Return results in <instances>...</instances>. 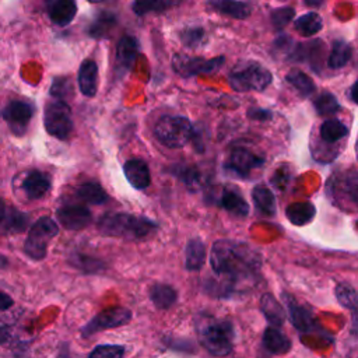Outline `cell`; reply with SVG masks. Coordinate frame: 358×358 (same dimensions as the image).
Returning a JSON list of instances; mask_svg holds the SVG:
<instances>
[{
    "instance_id": "6da1fadb",
    "label": "cell",
    "mask_w": 358,
    "mask_h": 358,
    "mask_svg": "<svg viewBox=\"0 0 358 358\" xmlns=\"http://www.w3.org/2000/svg\"><path fill=\"white\" fill-rule=\"evenodd\" d=\"M260 255L249 245L221 239L214 242L210 252V266L220 278L218 295H232L246 284H253L260 270Z\"/></svg>"
},
{
    "instance_id": "7a4b0ae2",
    "label": "cell",
    "mask_w": 358,
    "mask_h": 358,
    "mask_svg": "<svg viewBox=\"0 0 358 358\" xmlns=\"http://www.w3.org/2000/svg\"><path fill=\"white\" fill-rule=\"evenodd\" d=\"M158 225L145 218L127 213H108L98 221V229L102 235L123 239H143L151 235Z\"/></svg>"
},
{
    "instance_id": "3957f363",
    "label": "cell",
    "mask_w": 358,
    "mask_h": 358,
    "mask_svg": "<svg viewBox=\"0 0 358 358\" xmlns=\"http://www.w3.org/2000/svg\"><path fill=\"white\" fill-rule=\"evenodd\" d=\"M201 345L214 357H225L234 348V326L229 320L204 317L197 324Z\"/></svg>"
},
{
    "instance_id": "277c9868",
    "label": "cell",
    "mask_w": 358,
    "mask_h": 358,
    "mask_svg": "<svg viewBox=\"0 0 358 358\" xmlns=\"http://www.w3.org/2000/svg\"><path fill=\"white\" fill-rule=\"evenodd\" d=\"M271 73L263 64L257 62H246L242 66H236L229 76L228 83L232 90L245 91H263L271 83Z\"/></svg>"
},
{
    "instance_id": "5b68a950",
    "label": "cell",
    "mask_w": 358,
    "mask_h": 358,
    "mask_svg": "<svg viewBox=\"0 0 358 358\" xmlns=\"http://www.w3.org/2000/svg\"><path fill=\"white\" fill-rule=\"evenodd\" d=\"M157 138L169 148H180L194 136L192 123L183 116H162L154 129Z\"/></svg>"
},
{
    "instance_id": "8992f818",
    "label": "cell",
    "mask_w": 358,
    "mask_h": 358,
    "mask_svg": "<svg viewBox=\"0 0 358 358\" xmlns=\"http://www.w3.org/2000/svg\"><path fill=\"white\" fill-rule=\"evenodd\" d=\"M57 234L59 227L50 217L39 218L28 232L24 242V253L35 262L45 259L48 253V243Z\"/></svg>"
},
{
    "instance_id": "52a82bcc",
    "label": "cell",
    "mask_w": 358,
    "mask_h": 358,
    "mask_svg": "<svg viewBox=\"0 0 358 358\" xmlns=\"http://www.w3.org/2000/svg\"><path fill=\"white\" fill-rule=\"evenodd\" d=\"M43 124L50 136L59 140L69 138L73 130V120L67 102L60 99L48 102L43 112Z\"/></svg>"
},
{
    "instance_id": "ba28073f",
    "label": "cell",
    "mask_w": 358,
    "mask_h": 358,
    "mask_svg": "<svg viewBox=\"0 0 358 358\" xmlns=\"http://www.w3.org/2000/svg\"><path fill=\"white\" fill-rule=\"evenodd\" d=\"M225 63L224 56L213 57V59H203V57H193L189 55H175L172 59L173 70L182 77H193L197 74H206L217 71Z\"/></svg>"
},
{
    "instance_id": "9c48e42d",
    "label": "cell",
    "mask_w": 358,
    "mask_h": 358,
    "mask_svg": "<svg viewBox=\"0 0 358 358\" xmlns=\"http://www.w3.org/2000/svg\"><path fill=\"white\" fill-rule=\"evenodd\" d=\"M130 319H131V312L127 308L116 306V308L105 309L98 315H95L87 324L83 326L81 336L90 337L101 330L124 326L130 322Z\"/></svg>"
},
{
    "instance_id": "30bf717a",
    "label": "cell",
    "mask_w": 358,
    "mask_h": 358,
    "mask_svg": "<svg viewBox=\"0 0 358 358\" xmlns=\"http://www.w3.org/2000/svg\"><path fill=\"white\" fill-rule=\"evenodd\" d=\"M34 116V105L27 101H10L1 110V117L15 136H22Z\"/></svg>"
},
{
    "instance_id": "8fae6325",
    "label": "cell",
    "mask_w": 358,
    "mask_h": 358,
    "mask_svg": "<svg viewBox=\"0 0 358 358\" xmlns=\"http://www.w3.org/2000/svg\"><path fill=\"white\" fill-rule=\"evenodd\" d=\"M326 53V46L320 39H315L306 43H298L289 53L292 62H308L310 69L316 73L320 71L323 66V56Z\"/></svg>"
},
{
    "instance_id": "7c38bea8",
    "label": "cell",
    "mask_w": 358,
    "mask_h": 358,
    "mask_svg": "<svg viewBox=\"0 0 358 358\" xmlns=\"http://www.w3.org/2000/svg\"><path fill=\"white\" fill-rule=\"evenodd\" d=\"M264 164V158L259 157L257 154L252 152L248 148L243 147H238L235 148L227 162V168L236 173L241 178L248 176L253 169L260 168Z\"/></svg>"
},
{
    "instance_id": "4fadbf2b",
    "label": "cell",
    "mask_w": 358,
    "mask_h": 358,
    "mask_svg": "<svg viewBox=\"0 0 358 358\" xmlns=\"http://www.w3.org/2000/svg\"><path fill=\"white\" fill-rule=\"evenodd\" d=\"M56 217L63 228L69 231H80L92 221L91 211L84 206H64L57 208Z\"/></svg>"
},
{
    "instance_id": "5bb4252c",
    "label": "cell",
    "mask_w": 358,
    "mask_h": 358,
    "mask_svg": "<svg viewBox=\"0 0 358 358\" xmlns=\"http://www.w3.org/2000/svg\"><path fill=\"white\" fill-rule=\"evenodd\" d=\"M282 299L285 302V306L288 309V315H289V320L292 323V326L295 329H298L302 333H313L315 330L322 331V329L317 326V323L315 322V319L312 317L310 312L308 309H305L303 306H301L292 295L289 294H282Z\"/></svg>"
},
{
    "instance_id": "9a60e30c",
    "label": "cell",
    "mask_w": 358,
    "mask_h": 358,
    "mask_svg": "<svg viewBox=\"0 0 358 358\" xmlns=\"http://www.w3.org/2000/svg\"><path fill=\"white\" fill-rule=\"evenodd\" d=\"M45 8L50 21L60 27L70 24L77 14L76 0H45Z\"/></svg>"
},
{
    "instance_id": "2e32d148",
    "label": "cell",
    "mask_w": 358,
    "mask_h": 358,
    "mask_svg": "<svg viewBox=\"0 0 358 358\" xmlns=\"http://www.w3.org/2000/svg\"><path fill=\"white\" fill-rule=\"evenodd\" d=\"M138 53V42L133 36H123L116 46V69L120 74L131 70Z\"/></svg>"
},
{
    "instance_id": "e0dca14e",
    "label": "cell",
    "mask_w": 358,
    "mask_h": 358,
    "mask_svg": "<svg viewBox=\"0 0 358 358\" xmlns=\"http://www.w3.org/2000/svg\"><path fill=\"white\" fill-rule=\"evenodd\" d=\"M123 172L127 182L134 189H145L151 183V173L148 165L143 159H129L123 166Z\"/></svg>"
},
{
    "instance_id": "ac0fdd59",
    "label": "cell",
    "mask_w": 358,
    "mask_h": 358,
    "mask_svg": "<svg viewBox=\"0 0 358 358\" xmlns=\"http://www.w3.org/2000/svg\"><path fill=\"white\" fill-rule=\"evenodd\" d=\"M22 189L28 199L31 200L41 199L49 192L50 179L46 173L41 171H29L22 180Z\"/></svg>"
},
{
    "instance_id": "d6986e66",
    "label": "cell",
    "mask_w": 358,
    "mask_h": 358,
    "mask_svg": "<svg viewBox=\"0 0 358 358\" xmlns=\"http://www.w3.org/2000/svg\"><path fill=\"white\" fill-rule=\"evenodd\" d=\"M207 6L220 14L236 20H245L250 14V6L241 0H207Z\"/></svg>"
},
{
    "instance_id": "ffe728a7",
    "label": "cell",
    "mask_w": 358,
    "mask_h": 358,
    "mask_svg": "<svg viewBox=\"0 0 358 358\" xmlns=\"http://www.w3.org/2000/svg\"><path fill=\"white\" fill-rule=\"evenodd\" d=\"M78 87L85 96H94L98 90V66L94 60H84L78 70Z\"/></svg>"
},
{
    "instance_id": "44dd1931",
    "label": "cell",
    "mask_w": 358,
    "mask_h": 358,
    "mask_svg": "<svg viewBox=\"0 0 358 358\" xmlns=\"http://www.w3.org/2000/svg\"><path fill=\"white\" fill-rule=\"evenodd\" d=\"M220 204L224 210L235 217H246L249 214V206L242 194L231 187H224L220 196Z\"/></svg>"
},
{
    "instance_id": "7402d4cb",
    "label": "cell",
    "mask_w": 358,
    "mask_h": 358,
    "mask_svg": "<svg viewBox=\"0 0 358 358\" xmlns=\"http://www.w3.org/2000/svg\"><path fill=\"white\" fill-rule=\"evenodd\" d=\"M206 263V245L201 239L193 238L185 246V267L189 271H199Z\"/></svg>"
},
{
    "instance_id": "603a6c76",
    "label": "cell",
    "mask_w": 358,
    "mask_h": 358,
    "mask_svg": "<svg viewBox=\"0 0 358 358\" xmlns=\"http://www.w3.org/2000/svg\"><path fill=\"white\" fill-rule=\"evenodd\" d=\"M263 347L271 354L281 355L289 351L291 341L281 330L270 326L263 333Z\"/></svg>"
},
{
    "instance_id": "cb8c5ba5",
    "label": "cell",
    "mask_w": 358,
    "mask_h": 358,
    "mask_svg": "<svg viewBox=\"0 0 358 358\" xmlns=\"http://www.w3.org/2000/svg\"><path fill=\"white\" fill-rule=\"evenodd\" d=\"M316 214V208L309 201H298L292 203L285 208V217L294 225H306L309 224Z\"/></svg>"
},
{
    "instance_id": "d4e9b609",
    "label": "cell",
    "mask_w": 358,
    "mask_h": 358,
    "mask_svg": "<svg viewBox=\"0 0 358 358\" xmlns=\"http://www.w3.org/2000/svg\"><path fill=\"white\" fill-rule=\"evenodd\" d=\"M116 24H117V20L113 13L102 11L95 17L92 24L90 25L88 35L94 39H103L110 35V32L113 31Z\"/></svg>"
},
{
    "instance_id": "484cf974",
    "label": "cell",
    "mask_w": 358,
    "mask_h": 358,
    "mask_svg": "<svg viewBox=\"0 0 358 358\" xmlns=\"http://www.w3.org/2000/svg\"><path fill=\"white\" fill-rule=\"evenodd\" d=\"M260 310L273 326H281L285 320L284 308L271 294H264L260 298Z\"/></svg>"
},
{
    "instance_id": "4316f807",
    "label": "cell",
    "mask_w": 358,
    "mask_h": 358,
    "mask_svg": "<svg viewBox=\"0 0 358 358\" xmlns=\"http://www.w3.org/2000/svg\"><path fill=\"white\" fill-rule=\"evenodd\" d=\"M252 199L253 203L256 206V208L264 214V215H274L275 210H277V204H275V197L273 194V192L268 187L264 186H256L252 190Z\"/></svg>"
},
{
    "instance_id": "83f0119b",
    "label": "cell",
    "mask_w": 358,
    "mask_h": 358,
    "mask_svg": "<svg viewBox=\"0 0 358 358\" xmlns=\"http://www.w3.org/2000/svg\"><path fill=\"white\" fill-rule=\"evenodd\" d=\"M176 291L168 284H154L150 288V298L155 308L169 309L176 302Z\"/></svg>"
},
{
    "instance_id": "f1b7e54d",
    "label": "cell",
    "mask_w": 358,
    "mask_h": 358,
    "mask_svg": "<svg viewBox=\"0 0 358 358\" xmlns=\"http://www.w3.org/2000/svg\"><path fill=\"white\" fill-rule=\"evenodd\" d=\"M331 186L337 189L338 194L347 199L350 204L358 208V173H347L344 178L338 179L337 183Z\"/></svg>"
},
{
    "instance_id": "f546056e",
    "label": "cell",
    "mask_w": 358,
    "mask_h": 358,
    "mask_svg": "<svg viewBox=\"0 0 358 358\" xmlns=\"http://www.w3.org/2000/svg\"><path fill=\"white\" fill-rule=\"evenodd\" d=\"M77 197L88 204H103L108 200V193L96 182H84L77 189Z\"/></svg>"
},
{
    "instance_id": "4dcf8cb0",
    "label": "cell",
    "mask_w": 358,
    "mask_h": 358,
    "mask_svg": "<svg viewBox=\"0 0 358 358\" xmlns=\"http://www.w3.org/2000/svg\"><path fill=\"white\" fill-rule=\"evenodd\" d=\"M319 133H320V138L324 143L333 144L344 138L348 134V129L338 119H327L322 123Z\"/></svg>"
},
{
    "instance_id": "1f68e13d",
    "label": "cell",
    "mask_w": 358,
    "mask_h": 358,
    "mask_svg": "<svg viewBox=\"0 0 358 358\" xmlns=\"http://www.w3.org/2000/svg\"><path fill=\"white\" fill-rule=\"evenodd\" d=\"M29 222V217L15 208H7L1 229L6 234H20L27 229Z\"/></svg>"
},
{
    "instance_id": "d6a6232c",
    "label": "cell",
    "mask_w": 358,
    "mask_h": 358,
    "mask_svg": "<svg viewBox=\"0 0 358 358\" xmlns=\"http://www.w3.org/2000/svg\"><path fill=\"white\" fill-rule=\"evenodd\" d=\"M295 29L303 35V36H312L313 34H317L323 27V20L317 13H306L295 20L294 22Z\"/></svg>"
},
{
    "instance_id": "836d02e7",
    "label": "cell",
    "mask_w": 358,
    "mask_h": 358,
    "mask_svg": "<svg viewBox=\"0 0 358 358\" xmlns=\"http://www.w3.org/2000/svg\"><path fill=\"white\" fill-rule=\"evenodd\" d=\"M285 80L299 92V95H302L305 98L310 96L316 91V85H315L313 80L301 70H291L287 74Z\"/></svg>"
},
{
    "instance_id": "e575fe53",
    "label": "cell",
    "mask_w": 358,
    "mask_h": 358,
    "mask_svg": "<svg viewBox=\"0 0 358 358\" xmlns=\"http://www.w3.org/2000/svg\"><path fill=\"white\" fill-rule=\"evenodd\" d=\"M352 49L345 41H334L331 52L327 59V66L330 69H341L351 59Z\"/></svg>"
},
{
    "instance_id": "d590c367",
    "label": "cell",
    "mask_w": 358,
    "mask_h": 358,
    "mask_svg": "<svg viewBox=\"0 0 358 358\" xmlns=\"http://www.w3.org/2000/svg\"><path fill=\"white\" fill-rule=\"evenodd\" d=\"M70 264L74 266L76 268H78L80 271L87 273V274H94V273H99V271L105 270L103 262H101L95 257L83 255V253H71L70 255Z\"/></svg>"
},
{
    "instance_id": "8d00e7d4",
    "label": "cell",
    "mask_w": 358,
    "mask_h": 358,
    "mask_svg": "<svg viewBox=\"0 0 358 358\" xmlns=\"http://www.w3.org/2000/svg\"><path fill=\"white\" fill-rule=\"evenodd\" d=\"M175 175L179 176V179L185 183V186L190 190V192H197L203 185V179L200 172L194 168V166H186V165H180L176 166L173 169Z\"/></svg>"
},
{
    "instance_id": "74e56055",
    "label": "cell",
    "mask_w": 358,
    "mask_h": 358,
    "mask_svg": "<svg viewBox=\"0 0 358 358\" xmlns=\"http://www.w3.org/2000/svg\"><path fill=\"white\" fill-rule=\"evenodd\" d=\"M313 106L316 112L322 116L334 115L341 109L337 98L331 92H322L319 96H316L313 101Z\"/></svg>"
},
{
    "instance_id": "f35d334b",
    "label": "cell",
    "mask_w": 358,
    "mask_h": 358,
    "mask_svg": "<svg viewBox=\"0 0 358 358\" xmlns=\"http://www.w3.org/2000/svg\"><path fill=\"white\" fill-rule=\"evenodd\" d=\"M337 301L341 306L348 308L350 310H352L354 308L358 306V295L355 292V289L348 285V284H338L334 289Z\"/></svg>"
},
{
    "instance_id": "ab89813d",
    "label": "cell",
    "mask_w": 358,
    "mask_h": 358,
    "mask_svg": "<svg viewBox=\"0 0 358 358\" xmlns=\"http://www.w3.org/2000/svg\"><path fill=\"white\" fill-rule=\"evenodd\" d=\"M294 14H295V10L292 7H280V8H274L270 14V21H271V25L280 31L282 28H285L291 20L294 18Z\"/></svg>"
},
{
    "instance_id": "60d3db41",
    "label": "cell",
    "mask_w": 358,
    "mask_h": 358,
    "mask_svg": "<svg viewBox=\"0 0 358 358\" xmlns=\"http://www.w3.org/2000/svg\"><path fill=\"white\" fill-rule=\"evenodd\" d=\"M124 357V347L117 344H103L95 347L88 358H123Z\"/></svg>"
},
{
    "instance_id": "b9f144b4",
    "label": "cell",
    "mask_w": 358,
    "mask_h": 358,
    "mask_svg": "<svg viewBox=\"0 0 358 358\" xmlns=\"http://www.w3.org/2000/svg\"><path fill=\"white\" fill-rule=\"evenodd\" d=\"M73 87H71V83L69 78L66 77H57L53 80L52 85H50V95L55 98V99H60V101H64L67 102L66 99L73 94Z\"/></svg>"
},
{
    "instance_id": "7bdbcfd3",
    "label": "cell",
    "mask_w": 358,
    "mask_h": 358,
    "mask_svg": "<svg viewBox=\"0 0 358 358\" xmlns=\"http://www.w3.org/2000/svg\"><path fill=\"white\" fill-rule=\"evenodd\" d=\"M206 38V32L203 28L200 27H190V28H186L182 31L180 34V41L189 46V48H196L199 45L203 43Z\"/></svg>"
},
{
    "instance_id": "ee69618b",
    "label": "cell",
    "mask_w": 358,
    "mask_h": 358,
    "mask_svg": "<svg viewBox=\"0 0 358 358\" xmlns=\"http://www.w3.org/2000/svg\"><path fill=\"white\" fill-rule=\"evenodd\" d=\"M158 6L159 0H134L131 8L137 15H144L152 10H158Z\"/></svg>"
},
{
    "instance_id": "f6af8a7d",
    "label": "cell",
    "mask_w": 358,
    "mask_h": 358,
    "mask_svg": "<svg viewBox=\"0 0 358 358\" xmlns=\"http://www.w3.org/2000/svg\"><path fill=\"white\" fill-rule=\"evenodd\" d=\"M248 116L253 120H259V122H266L271 119V110L268 109H263V108H252L248 110Z\"/></svg>"
},
{
    "instance_id": "bcb514c9",
    "label": "cell",
    "mask_w": 358,
    "mask_h": 358,
    "mask_svg": "<svg viewBox=\"0 0 358 358\" xmlns=\"http://www.w3.org/2000/svg\"><path fill=\"white\" fill-rule=\"evenodd\" d=\"M13 303H14V301L11 299L10 295H7L6 292H0V312L8 309Z\"/></svg>"
},
{
    "instance_id": "7dc6e473",
    "label": "cell",
    "mask_w": 358,
    "mask_h": 358,
    "mask_svg": "<svg viewBox=\"0 0 358 358\" xmlns=\"http://www.w3.org/2000/svg\"><path fill=\"white\" fill-rule=\"evenodd\" d=\"M350 312H351V319H352V320H351V322H352L351 333L358 337V306L354 308V309L350 310Z\"/></svg>"
},
{
    "instance_id": "c3c4849f",
    "label": "cell",
    "mask_w": 358,
    "mask_h": 358,
    "mask_svg": "<svg viewBox=\"0 0 358 358\" xmlns=\"http://www.w3.org/2000/svg\"><path fill=\"white\" fill-rule=\"evenodd\" d=\"M10 336H11L10 329L7 326H0V344L7 343L10 340Z\"/></svg>"
},
{
    "instance_id": "681fc988",
    "label": "cell",
    "mask_w": 358,
    "mask_h": 358,
    "mask_svg": "<svg viewBox=\"0 0 358 358\" xmlns=\"http://www.w3.org/2000/svg\"><path fill=\"white\" fill-rule=\"evenodd\" d=\"M350 96H351V99L358 105V80L352 84V87H351V90H350Z\"/></svg>"
},
{
    "instance_id": "f907efd6",
    "label": "cell",
    "mask_w": 358,
    "mask_h": 358,
    "mask_svg": "<svg viewBox=\"0 0 358 358\" xmlns=\"http://www.w3.org/2000/svg\"><path fill=\"white\" fill-rule=\"evenodd\" d=\"M6 213H7V207H6L4 201H3V199L0 197V228H1V225H3V221H4Z\"/></svg>"
},
{
    "instance_id": "816d5d0a",
    "label": "cell",
    "mask_w": 358,
    "mask_h": 358,
    "mask_svg": "<svg viewBox=\"0 0 358 358\" xmlns=\"http://www.w3.org/2000/svg\"><path fill=\"white\" fill-rule=\"evenodd\" d=\"M303 1H305V4L309 6V7H320L324 0H303Z\"/></svg>"
},
{
    "instance_id": "f5cc1de1",
    "label": "cell",
    "mask_w": 358,
    "mask_h": 358,
    "mask_svg": "<svg viewBox=\"0 0 358 358\" xmlns=\"http://www.w3.org/2000/svg\"><path fill=\"white\" fill-rule=\"evenodd\" d=\"M6 266H7V259H6V256L0 255V268H4Z\"/></svg>"
},
{
    "instance_id": "db71d44e",
    "label": "cell",
    "mask_w": 358,
    "mask_h": 358,
    "mask_svg": "<svg viewBox=\"0 0 358 358\" xmlns=\"http://www.w3.org/2000/svg\"><path fill=\"white\" fill-rule=\"evenodd\" d=\"M88 1H91V3H102L105 0H88Z\"/></svg>"
}]
</instances>
